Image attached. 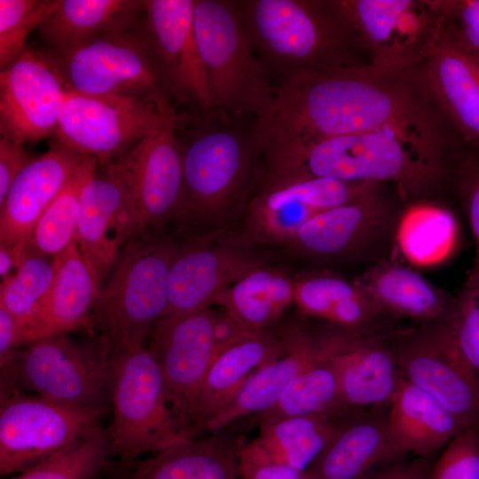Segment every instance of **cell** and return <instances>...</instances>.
<instances>
[{
  "label": "cell",
  "mask_w": 479,
  "mask_h": 479,
  "mask_svg": "<svg viewBox=\"0 0 479 479\" xmlns=\"http://www.w3.org/2000/svg\"><path fill=\"white\" fill-rule=\"evenodd\" d=\"M428 83L462 141L479 154V63L439 26L422 67Z\"/></svg>",
  "instance_id": "cell-24"
},
{
  "label": "cell",
  "mask_w": 479,
  "mask_h": 479,
  "mask_svg": "<svg viewBox=\"0 0 479 479\" xmlns=\"http://www.w3.org/2000/svg\"><path fill=\"white\" fill-rule=\"evenodd\" d=\"M283 341L285 355L255 371L230 404L210 420L205 429L215 433L266 411L295 376L318 362L314 340L304 330L292 331L290 337Z\"/></svg>",
  "instance_id": "cell-29"
},
{
  "label": "cell",
  "mask_w": 479,
  "mask_h": 479,
  "mask_svg": "<svg viewBox=\"0 0 479 479\" xmlns=\"http://www.w3.org/2000/svg\"><path fill=\"white\" fill-rule=\"evenodd\" d=\"M442 31L479 58V0H431Z\"/></svg>",
  "instance_id": "cell-42"
},
{
  "label": "cell",
  "mask_w": 479,
  "mask_h": 479,
  "mask_svg": "<svg viewBox=\"0 0 479 479\" xmlns=\"http://www.w3.org/2000/svg\"><path fill=\"white\" fill-rule=\"evenodd\" d=\"M369 64L406 72L423 67L439 21L431 0H341Z\"/></svg>",
  "instance_id": "cell-16"
},
{
  "label": "cell",
  "mask_w": 479,
  "mask_h": 479,
  "mask_svg": "<svg viewBox=\"0 0 479 479\" xmlns=\"http://www.w3.org/2000/svg\"><path fill=\"white\" fill-rule=\"evenodd\" d=\"M67 91L50 54L26 46L1 69V137L23 145L54 135Z\"/></svg>",
  "instance_id": "cell-17"
},
{
  "label": "cell",
  "mask_w": 479,
  "mask_h": 479,
  "mask_svg": "<svg viewBox=\"0 0 479 479\" xmlns=\"http://www.w3.org/2000/svg\"><path fill=\"white\" fill-rule=\"evenodd\" d=\"M429 479H479V431L468 428L454 436L433 465Z\"/></svg>",
  "instance_id": "cell-43"
},
{
  "label": "cell",
  "mask_w": 479,
  "mask_h": 479,
  "mask_svg": "<svg viewBox=\"0 0 479 479\" xmlns=\"http://www.w3.org/2000/svg\"><path fill=\"white\" fill-rule=\"evenodd\" d=\"M25 256L15 272L1 281L0 307L17 320L25 322L35 310L50 290L55 276L53 259Z\"/></svg>",
  "instance_id": "cell-39"
},
{
  "label": "cell",
  "mask_w": 479,
  "mask_h": 479,
  "mask_svg": "<svg viewBox=\"0 0 479 479\" xmlns=\"http://www.w3.org/2000/svg\"><path fill=\"white\" fill-rule=\"evenodd\" d=\"M216 320L208 309L182 317H161L148 348L161 371L172 410L192 436L190 418L216 357Z\"/></svg>",
  "instance_id": "cell-18"
},
{
  "label": "cell",
  "mask_w": 479,
  "mask_h": 479,
  "mask_svg": "<svg viewBox=\"0 0 479 479\" xmlns=\"http://www.w3.org/2000/svg\"><path fill=\"white\" fill-rule=\"evenodd\" d=\"M381 186L317 214L291 240L308 255L324 260L371 265L392 258L403 209Z\"/></svg>",
  "instance_id": "cell-13"
},
{
  "label": "cell",
  "mask_w": 479,
  "mask_h": 479,
  "mask_svg": "<svg viewBox=\"0 0 479 479\" xmlns=\"http://www.w3.org/2000/svg\"><path fill=\"white\" fill-rule=\"evenodd\" d=\"M294 294V282L258 267L222 291L214 303L245 329L262 332L281 316Z\"/></svg>",
  "instance_id": "cell-34"
},
{
  "label": "cell",
  "mask_w": 479,
  "mask_h": 479,
  "mask_svg": "<svg viewBox=\"0 0 479 479\" xmlns=\"http://www.w3.org/2000/svg\"><path fill=\"white\" fill-rule=\"evenodd\" d=\"M19 253L14 247L0 244V276L4 280L12 275L19 264Z\"/></svg>",
  "instance_id": "cell-50"
},
{
  "label": "cell",
  "mask_w": 479,
  "mask_h": 479,
  "mask_svg": "<svg viewBox=\"0 0 479 479\" xmlns=\"http://www.w3.org/2000/svg\"><path fill=\"white\" fill-rule=\"evenodd\" d=\"M0 370L1 397L20 391L73 407L110 408L113 358L100 334L82 342L65 335L37 341L15 350Z\"/></svg>",
  "instance_id": "cell-6"
},
{
  "label": "cell",
  "mask_w": 479,
  "mask_h": 479,
  "mask_svg": "<svg viewBox=\"0 0 479 479\" xmlns=\"http://www.w3.org/2000/svg\"><path fill=\"white\" fill-rule=\"evenodd\" d=\"M177 113L169 101L68 90L54 137L81 155L106 163Z\"/></svg>",
  "instance_id": "cell-10"
},
{
  "label": "cell",
  "mask_w": 479,
  "mask_h": 479,
  "mask_svg": "<svg viewBox=\"0 0 479 479\" xmlns=\"http://www.w3.org/2000/svg\"><path fill=\"white\" fill-rule=\"evenodd\" d=\"M194 0L144 1L145 23L175 104L189 112L211 107L193 27Z\"/></svg>",
  "instance_id": "cell-19"
},
{
  "label": "cell",
  "mask_w": 479,
  "mask_h": 479,
  "mask_svg": "<svg viewBox=\"0 0 479 479\" xmlns=\"http://www.w3.org/2000/svg\"><path fill=\"white\" fill-rule=\"evenodd\" d=\"M257 122L269 169L339 136L395 130L444 153L459 138L422 67L396 72L365 64L300 73L274 86Z\"/></svg>",
  "instance_id": "cell-1"
},
{
  "label": "cell",
  "mask_w": 479,
  "mask_h": 479,
  "mask_svg": "<svg viewBox=\"0 0 479 479\" xmlns=\"http://www.w3.org/2000/svg\"><path fill=\"white\" fill-rule=\"evenodd\" d=\"M343 417H292L261 425L255 441L274 461L302 473L338 432Z\"/></svg>",
  "instance_id": "cell-35"
},
{
  "label": "cell",
  "mask_w": 479,
  "mask_h": 479,
  "mask_svg": "<svg viewBox=\"0 0 479 479\" xmlns=\"http://www.w3.org/2000/svg\"><path fill=\"white\" fill-rule=\"evenodd\" d=\"M285 353L283 340L254 332L219 354L205 376L190 418L192 435L205 428L210 420L230 404L253 370L280 358Z\"/></svg>",
  "instance_id": "cell-27"
},
{
  "label": "cell",
  "mask_w": 479,
  "mask_h": 479,
  "mask_svg": "<svg viewBox=\"0 0 479 479\" xmlns=\"http://www.w3.org/2000/svg\"><path fill=\"white\" fill-rule=\"evenodd\" d=\"M356 281L389 318L449 321L455 297L395 257L369 265Z\"/></svg>",
  "instance_id": "cell-26"
},
{
  "label": "cell",
  "mask_w": 479,
  "mask_h": 479,
  "mask_svg": "<svg viewBox=\"0 0 479 479\" xmlns=\"http://www.w3.org/2000/svg\"><path fill=\"white\" fill-rule=\"evenodd\" d=\"M432 464L428 458L393 463L363 479H429Z\"/></svg>",
  "instance_id": "cell-48"
},
{
  "label": "cell",
  "mask_w": 479,
  "mask_h": 479,
  "mask_svg": "<svg viewBox=\"0 0 479 479\" xmlns=\"http://www.w3.org/2000/svg\"><path fill=\"white\" fill-rule=\"evenodd\" d=\"M0 399L2 476L20 474L87 435L109 410L68 406L20 391Z\"/></svg>",
  "instance_id": "cell-14"
},
{
  "label": "cell",
  "mask_w": 479,
  "mask_h": 479,
  "mask_svg": "<svg viewBox=\"0 0 479 479\" xmlns=\"http://www.w3.org/2000/svg\"><path fill=\"white\" fill-rule=\"evenodd\" d=\"M97 163L95 159L84 158L35 224L20 250V260L31 255L53 258L76 241L80 192Z\"/></svg>",
  "instance_id": "cell-37"
},
{
  "label": "cell",
  "mask_w": 479,
  "mask_h": 479,
  "mask_svg": "<svg viewBox=\"0 0 479 479\" xmlns=\"http://www.w3.org/2000/svg\"><path fill=\"white\" fill-rule=\"evenodd\" d=\"M474 57H475V56H474ZM475 58L477 59V61H478V63H479V58H476V57H475Z\"/></svg>",
  "instance_id": "cell-51"
},
{
  "label": "cell",
  "mask_w": 479,
  "mask_h": 479,
  "mask_svg": "<svg viewBox=\"0 0 479 479\" xmlns=\"http://www.w3.org/2000/svg\"><path fill=\"white\" fill-rule=\"evenodd\" d=\"M193 27L211 107L234 115L262 117L272 102L274 87L233 0H194Z\"/></svg>",
  "instance_id": "cell-8"
},
{
  "label": "cell",
  "mask_w": 479,
  "mask_h": 479,
  "mask_svg": "<svg viewBox=\"0 0 479 479\" xmlns=\"http://www.w3.org/2000/svg\"><path fill=\"white\" fill-rule=\"evenodd\" d=\"M85 156L57 139L24 168L0 206V244L20 250L35 224Z\"/></svg>",
  "instance_id": "cell-21"
},
{
  "label": "cell",
  "mask_w": 479,
  "mask_h": 479,
  "mask_svg": "<svg viewBox=\"0 0 479 479\" xmlns=\"http://www.w3.org/2000/svg\"><path fill=\"white\" fill-rule=\"evenodd\" d=\"M256 268L257 263L232 248L195 242L177 249L169 269L168 306L162 317L208 309L222 291Z\"/></svg>",
  "instance_id": "cell-23"
},
{
  "label": "cell",
  "mask_w": 479,
  "mask_h": 479,
  "mask_svg": "<svg viewBox=\"0 0 479 479\" xmlns=\"http://www.w3.org/2000/svg\"><path fill=\"white\" fill-rule=\"evenodd\" d=\"M183 192L176 217L196 222L243 203L266 176L257 118L209 108L186 111L176 128Z\"/></svg>",
  "instance_id": "cell-2"
},
{
  "label": "cell",
  "mask_w": 479,
  "mask_h": 479,
  "mask_svg": "<svg viewBox=\"0 0 479 479\" xmlns=\"http://www.w3.org/2000/svg\"><path fill=\"white\" fill-rule=\"evenodd\" d=\"M112 457L107 429L98 426L67 446L6 479H90Z\"/></svg>",
  "instance_id": "cell-38"
},
{
  "label": "cell",
  "mask_w": 479,
  "mask_h": 479,
  "mask_svg": "<svg viewBox=\"0 0 479 479\" xmlns=\"http://www.w3.org/2000/svg\"><path fill=\"white\" fill-rule=\"evenodd\" d=\"M239 476L241 479H302V473L272 460L254 440L240 447Z\"/></svg>",
  "instance_id": "cell-46"
},
{
  "label": "cell",
  "mask_w": 479,
  "mask_h": 479,
  "mask_svg": "<svg viewBox=\"0 0 479 479\" xmlns=\"http://www.w3.org/2000/svg\"><path fill=\"white\" fill-rule=\"evenodd\" d=\"M59 0H0V67L26 47L27 37L55 11Z\"/></svg>",
  "instance_id": "cell-40"
},
{
  "label": "cell",
  "mask_w": 479,
  "mask_h": 479,
  "mask_svg": "<svg viewBox=\"0 0 479 479\" xmlns=\"http://www.w3.org/2000/svg\"><path fill=\"white\" fill-rule=\"evenodd\" d=\"M55 276L34 313L18 326V346L90 327L92 309L100 290L74 242L53 257Z\"/></svg>",
  "instance_id": "cell-22"
},
{
  "label": "cell",
  "mask_w": 479,
  "mask_h": 479,
  "mask_svg": "<svg viewBox=\"0 0 479 479\" xmlns=\"http://www.w3.org/2000/svg\"><path fill=\"white\" fill-rule=\"evenodd\" d=\"M239 449L217 431L137 460L127 479H238Z\"/></svg>",
  "instance_id": "cell-31"
},
{
  "label": "cell",
  "mask_w": 479,
  "mask_h": 479,
  "mask_svg": "<svg viewBox=\"0 0 479 479\" xmlns=\"http://www.w3.org/2000/svg\"><path fill=\"white\" fill-rule=\"evenodd\" d=\"M459 240V224L450 209L426 201L403 209L397 230L396 251L410 264H437L453 254Z\"/></svg>",
  "instance_id": "cell-33"
},
{
  "label": "cell",
  "mask_w": 479,
  "mask_h": 479,
  "mask_svg": "<svg viewBox=\"0 0 479 479\" xmlns=\"http://www.w3.org/2000/svg\"><path fill=\"white\" fill-rule=\"evenodd\" d=\"M312 414L349 415L342 405L334 371L319 358L313 366L295 376L269 409L247 417V422L243 424L245 428H252L281 419Z\"/></svg>",
  "instance_id": "cell-36"
},
{
  "label": "cell",
  "mask_w": 479,
  "mask_h": 479,
  "mask_svg": "<svg viewBox=\"0 0 479 479\" xmlns=\"http://www.w3.org/2000/svg\"><path fill=\"white\" fill-rule=\"evenodd\" d=\"M294 301L306 315L349 329L390 331V318L383 313L355 280L318 274L294 282Z\"/></svg>",
  "instance_id": "cell-30"
},
{
  "label": "cell",
  "mask_w": 479,
  "mask_h": 479,
  "mask_svg": "<svg viewBox=\"0 0 479 479\" xmlns=\"http://www.w3.org/2000/svg\"><path fill=\"white\" fill-rule=\"evenodd\" d=\"M397 458L384 407L345 416L302 479H363L376 465Z\"/></svg>",
  "instance_id": "cell-25"
},
{
  "label": "cell",
  "mask_w": 479,
  "mask_h": 479,
  "mask_svg": "<svg viewBox=\"0 0 479 479\" xmlns=\"http://www.w3.org/2000/svg\"><path fill=\"white\" fill-rule=\"evenodd\" d=\"M112 457L128 471L146 452L159 453L189 439L170 405L159 366L144 345L112 356Z\"/></svg>",
  "instance_id": "cell-7"
},
{
  "label": "cell",
  "mask_w": 479,
  "mask_h": 479,
  "mask_svg": "<svg viewBox=\"0 0 479 479\" xmlns=\"http://www.w3.org/2000/svg\"><path fill=\"white\" fill-rule=\"evenodd\" d=\"M141 11L144 1L59 0L36 30L53 51H65L94 37L134 26Z\"/></svg>",
  "instance_id": "cell-32"
},
{
  "label": "cell",
  "mask_w": 479,
  "mask_h": 479,
  "mask_svg": "<svg viewBox=\"0 0 479 479\" xmlns=\"http://www.w3.org/2000/svg\"><path fill=\"white\" fill-rule=\"evenodd\" d=\"M274 86L300 73L365 65L341 0H233Z\"/></svg>",
  "instance_id": "cell-3"
},
{
  "label": "cell",
  "mask_w": 479,
  "mask_h": 479,
  "mask_svg": "<svg viewBox=\"0 0 479 479\" xmlns=\"http://www.w3.org/2000/svg\"><path fill=\"white\" fill-rule=\"evenodd\" d=\"M177 250L154 231L133 238L119 253L90 316L92 334L106 340L112 356L144 345L153 323L164 315Z\"/></svg>",
  "instance_id": "cell-5"
},
{
  "label": "cell",
  "mask_w": 479,
  "mask_h": 479,
  "mask_svg": "<svg viewBox=\"0 0 479 479\" xmlns=\"http://www.w3.org/2000/svg\"><path fill=\"white\" fill-rule=\"evenodd\" d=\"M22 144L1 137L0 138V206L8 191L24 168L33 160Z\"/></svg>",
  "instance_id": "cell-47"
},
{
  "label": "cell",
  "mask_w": 479,
  "mask_h": 479,
  "mask_svg": "<svg viewBox=\"0 0 479 479\" xmlns=\"http://www.w3.org/2000/svg\"><path fill=\"white\" fill-rule=\"evenodd\" d=\"M52 53L67 90L175 104L145 20Z\"/></svg>",
  "instance_id": "cell-9"
},
{
  "label": "cell",
  "mask_w": 479,
  "mask_h": 479,
  "mask_svg": "<svg viewBox=\"0 0 479 479\" xmlns=\"http://www.w3.org/2000/svg\"><path fill=\"white\" fill-rule=\"evenodd\" d=\"M446 174L444 152L397 130H380L316 142L266 176L391 183L404 199H418L429 194Z\"/></svg>",
  "instance_id": "cell-4"
},
{
  "label": "cell",
  "mask_w": 479,
  "mask_h": 479,
  "mask_svg": "<svg viewBox=\"0 0 479 479\" xmlns=\"http://www.w3.org/2000/svg\"><path fill=\"white\" fill-rule=\"evenodd\" d=\"M184 112L167 119L121 156L106 162L121 182L132 238L159 231L176 217L183 192V153L176 128Z\"/></svg>",
  "instance_id": "cell-11"
},
{
  "label": "cell",
  "mask_w": 479,
  "mask_h": 479,
  "mask_svg": "<svg viewBox=\"0 0 479 479\" xmlns=\"http://www.w3.org/2000/svg\"><path fill=\"white\" fill-rule=\"evenodd\" d=\"M405 381L426 391L465 428L479 426V377L459 349L447 321L391 334Z\"/></svg>",
  "instance_id": "cell-12"
},
{
  "label": "cell",
  "mask_w": 479,
  "mask_h": 479,
  "mask_svg": "<svg viewBox=\"0 0 479 479\" xmlns=\"http://www.w3.org/2000/svg\"><path fill=\"white\" fill-rule=\"evenodd\" d=\"M459 188L475 243V255L467 279H479V154L459 166Z\"/></svg>",
  "instance_id": "cell-45"
},
{
  "label": "cell",
  "mask_w": 479,
  "mask_h": 479,
  "mask_svg": "<svg viewBox=\"0 0 479 479\" xmlns=\"http://www.w3.org/2000/svg\"><path fill=\"white\" fill-rule=\"evenodd\" d=\"M18 323L6 310L0 307V367L4 365L17 350Z\"/></svg>",
  "instance_id": "cell-49"
},
{
  "label": "cell",
  "mask_w": 479,
  "mask_h": 479,
  "mask_svg": "<svg viewBox=\"0 0 479 479\" xmlns=\"http://www.w3.org/2000/svg\"><path fill=\"white\" fill-rule=\"evenodd\" d=\"M131 238L124 189L109 165L98 162L80 192L75 239L100 287Z\"/></svg>",
  "instance_id": "cell-20"
},
{
  "label": "cell",
  "mask_w": 479,
  "mask_h": 479,
  "mask_svg": "<svg viewBox=\"0 0 479 479\" xmlns=\"http://www.w3.org/2000/svg\"><path fill=\"white\" fill-rule=\"evenodd\" d=\"M397 456L428 458L465 428L435 397L404 380L388 410Z\"/></svg>",
  "instance_id": "cell-28"
},
{
  "label": "cell",
  "mask_w": 479,
  "mask_h": 479,
  "mask_svg": "<svg viewBox=\"0 0 479 479\" xmlns=\"http://www.w3.org/2000/svg\"><path fill=\"white\" fill-rule=\"evenodd\" d=\"M393 331L333 325L313 339L318 358L336 374L347 414L365 407L389 406L404 381L392 343Z\"/></svg>",
  "instance_id": "cell-15"
},
{
  "label": "cell",
  "mask_w": 479,
  "mask_h": 479,
  "mask_svg": "<svg viewBox=\"0 0 479 479\" xmlns=\"http://www.w3.org/2000/svg\"><path fill=\"white\" fill-rule=\"evenodd\" d=\"M251 216L260 231L274 240H292L299 229L311 217L322 212L310 206L289 201L271 208L250 207Z\"/></svg>",
  "instance_id": "cell-44"
},
{
  "label": "cell",
  "mask_w": 479,
  "mask_h": 479,
  "mask_svg": "<svg viewBox=\"0 0 479 479\" xmlns=\"http://www.w3.org/2000/svg\"><path fill=\"white\" fill-rule=\"evenodd\" d=\"M447 322L459 349L479 377V279H467Z\"/></svg>",
  "instance_id": "cell-41"
}]
</instances>
